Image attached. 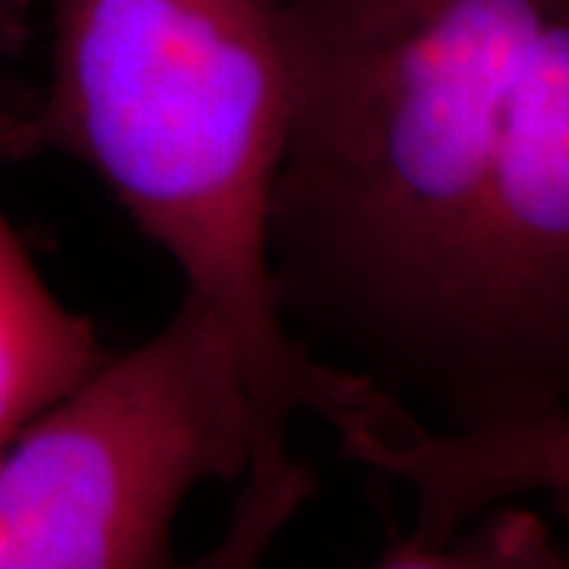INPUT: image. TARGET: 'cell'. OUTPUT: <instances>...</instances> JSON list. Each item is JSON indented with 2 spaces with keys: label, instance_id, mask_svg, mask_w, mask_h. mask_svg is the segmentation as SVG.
I'll return each mask as SVG.
<instances>
[{
  "label": "cell",
  "instance_id": "1",
  "mask_svg": "<svg viewBox=\"0 0 569 569\" xmlns=\"http://www.w3.org/2000/svg\"><path fill=\"white\" fill-rule=\"evenodd\" d=\"M288 336L437 433L569 415V0H266Z\"/></svg>",
  "mask_w": 569,
  "mask_h": 569
},
{
  "label": "cell",
  "instance_id": "2",
  "mask_svg": "<svg viewBox=\"0 0 569 569\" xmlns=\"http://www.w3.org/2000/svg\"><path fill=\"white\" fill-rule=\"evenodd\" d=\"M51 73L29 152L92 168L181 269L241 351L257 452L224 563H250L301 507L288 456L295 415L323 418L348 377L313 361L279 317L269 200L284 137V73L266 0H48Z\"/></svg>",
  "mask_w": 569,
  "mask_h": 569
},
{
  "label": "cell",
  "instance_id": "3",
  "mask_svg": "<svg viewBox=\"0 0 569 569\" xmlns=\"http://www.w3.org/2000/svg\"><path fill=\"white\" fill-rule=\"evenodd\" d=\"M257 452L244 361L183 291L171 320L104 358L0 449V569H156L206 481L241 485Z\"/></svg>",
  "mask_w": 569,
  "mask_h": 569
},
{
  "label": "cell",
  "instance_id": "4",
  "mask_svg": "<svg viewBox=\"0 0 569 569\" xmlns=\"http://www.w3.org/2000/svg\"><path fill=\"white\" fill-rule=\"evenodd\" d=\"M332 433L351 459L399 481L415 519L396 557L433 563L478 516L531 493L569 507V415L481 433H437L406 408L380 402L346 415Z\"/></svg>",
  "mask_w": 569,
  "mask_h": 569
},
{
  "label": "cell",
  "instance_id": "5",
  "mask_svg": "<svg viewBox=\"0 0 569 569\" xmlns=\"http://www.w3.org/2000/svg\"><path fill=\"white\" fill-rule=\"evenodd\" d=\"M26 127L0 121V164L32 156ZM102 361L92 323L54 298L0 212V449Z\"/></svg>",
  "mask_w": 569,
  "mask_h": 569
},
{
  "label": "cell",
  "instance_id": "6",
  "mask_svg": "<svg viewBox=\"0 0 569 569\" xmlns=\"http://www.w3.org/2000/svg\"><path fill=\"white\" fill-rule=\"evenodd\" d=\"M44 0H0V61L20 58L32 39V17Z\"/></svg>",
  "mask_w": 569,
  "mask_h": 569
},
{
  "label": "cell",
  "instance_id": "7",
  "mask_svg": "<svg viewBox=\"0 0 569 569\" xmlns=\"http://www.w3.org/2000/svg\"><path fill=\"white\" fill-rule=\"evenodd\" d=\"M36 102H39V89L13 80V77L0 67V121H3V118H29Z\"/></svg>",
  "mask_w": 569,
  "mask_h": 569
}]
</instances>
